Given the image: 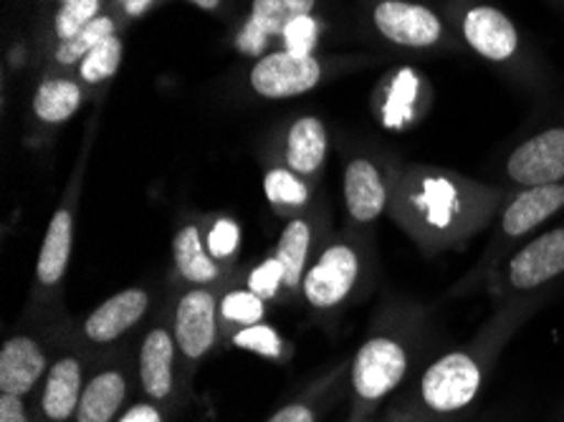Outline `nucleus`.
I'll list each match as a JSON object with an SVG mask.
<instances>
[{"mask_svg":"<svg viewBox=\"0 0 564 422\" xmlns=\"http://www.w3.org/2000/svg\"><path fill=\"white\" fill-rule=\"evenodd\" d=\"M552 296L497 304L471 339L425 361L405 385L388 422H458L471 412L507 344Z\"/></svg>","mask_w":564,"mask_h":422,"instance_id":"nucleus-1","label":"nucleus"},{"mask_svg":"<svg viewBox=\"0 0 564 422\" xmlns=\"http://www.w3.org/2000/svg\"><path fill=\"white\" fill-rule=\"evenodd\" d=\"M511 191L460 172L400 165L388 215L423 256L458 251L497 220Z\"/></svg>","mask_w":564,"mask_h":422,"instance_id":"nucleus-2","label":"nucleus"},{"mask_svg":"<svg viewBox=\"0 0 564 422\" xmlns=\"http://www.w3.org/2000/svg\"><path fill=\"white\" fill-rule=\"evenodd\" d=\"M431 312L415 301L390 299L372 318L370 332L347 365L352 412L349 422L372 420L382 402L395 398L421 372L433 351Z\"/></svg>","mask_w":564,"mask_h":422,"instance_id":"nucleus-3","label":"nucleus"},{"mask_svg":"<svg viewBox=\"0 0 564 422\" xmlns=\"http://www.w3.org/2000/svg\"><path fill=\"white\" fill-rule=\"evenodd\" d=\"M375 279H378L375 238L345 230L324 238L316 248L299 299L316 318L339 316L349 304L370 294Z\"/></svg>","mask_w":564,"mask_h":422,"instance_id":"nucleus-4","label":"nucleus"},{"mask_svg":"<svg viewBox=\"0 0 564 422\" xmlns=\"http://www.w3.org/2000/svg\"><path fill=\"white\" fill-rule=\"evenodd\" d=\"M564 210V183L557 185H540V187H521L511 191L503 201L501 210L494 220V232L486 244L484 253L474 263L458 283H453L448 296H468L474 291L484 289L486 281L491 279L494 271L507 261V258L524 246L529 238H534L554 215Z\"/></svg>","mask_w":564,"mask_h":422,"instance_id":"nucleus-5","label":"nucleus"},{"mask_svg":"<svg viewBox=\"0 0 564 422\" xmlns=\"http://www.w3.org/2000/svg\"><path fill=\"white\" fill-rule=\"evenodd\" d=\"M564 281V223L544 228L519 246L503 261L484 291L494 304L527 299V296H554Z\"/></svg>","mask_w":564,"mask_h":422,"instance_id":"nucleus-6","label":"nucleus"},{"mask_svg":"<svg viewBox=\"0 0 564 422\" xmlns=\"http://www.w3.org/2000/svg\"><path fill=\"white\" fill-rule=\"evenodd\" d=\"M134 380L144 400L165 408L170 415L181 410L191 375H187L165 314L155 318L137 342Z\"/></svg>","mask_w":564,"mask_h":422,"instance_id":"nucleus-7","label":"nucleus"},{"mask_svg":"<svg viewBox=\"0 0 564 422\" xmlns=\"http://www.w3.org/2000/svg\"><path fill=\"white\" fill-rule=\"evenodd\" d=\"M152 306H155V291L150 286H127L101 301L79 324L62 334H66V342H72L74 349L94 357L99 351H109L134 332L150 316Z\"/></svg>","mask_w":564,"mask_h":422,"instance_id":"nucleus-8","label":"nucleus"},{"mask_svg":"<svg viewBox=\"0 0 564 422\" xmlns=\"http://www.w3.org/2000/svg\"><path fill=\"white\" fill-rule=\"evenodd\" d=\"M187 375L208 359L226 337L220 322V289L185 286L165 312Z\"/></svg>","mask_w":564,"mask_h":422,"instance_id":"nucleus-9","label":"nucleus"},{"mask_svg":"<svg viewBox=\"0 0 564 422\" xmlns=\"http://www.w3.org/2000/svg\"><path fill=\"white\" fill-rule=\"evenodd\" d=\"M79 180L74 177V185L64 193L62 203L48 220L44 244H41L36 271H33V296L31 306L36 312H54L58 299H62L64 279L68 273L74 251V232H76V210H79Z\"/></svg>","mask_w":564,"mask_h":422,"instance_id":"nucleus-10","label":"nucleus"},{"mask_svg":"<svg viewBox=\"0 0 564 422\" xmlns=\"http://www.w3.org/2000/svg\"><path fill=\"white\" fill-rule=\"evenodd\" d=\"M398 170V162H384L372 154H355L347 162L345 177H341V203L347 215L345 230L372 236L375 223L390 210Z\"/></svg>","mask_w":564,"mask_h":422,"instance_id":"nucleus-11","label":"nucleus"},{"mask_svg":"<svg viewBox=\"0 0 564 422\" xmlns=\"http://www.w3.org/2000/svg\"><path fill=\"white\" fill-rule=\"evenodd\" d=\"M499 175L507 191L564 183V122L524 137L503 158Z\"/></svg>","mask_w":564,"mask_h":422,"instance_id":"nucleus-12","label":"nucleus"},{"mask_svg":"<svg viewBox=\"0 0 564 422\" xmlns=\"http://www.w3.org/2000/svg\"><path fill=\"white\" fill-rule=\"evenodd\" d=\"M372 25L384 41L400 48H435L446 41V23L438 13L417 0H378Z\"/></svg>","mask_w":564,"mask_h":422,"instance_id":"nucleus-13","label":"nucleus"},{"mask_svg":"<svg viewBox=\"0 0 564 422\" xmlns=\"http://www.w3.org/2000/svg\"><path fill=\"white\" fill-rule=\"evenodd\" d=\"M134 380V361L127 357H107L91 369L84 385L74 422H117L127 410Z\"/></svg>","mask_w":564,"mask_h":422,"instance_id":"nucleus-14","label":"nucleus"},{"mask_svg":"<svg viewBox=\"0 0 564 422\" xmlns=\"http://www.w3.org/2000/svg\"><path fill=\"white\" fill-rule=\"evenodd\" d=\"M458 31L466 46L489 64L507 66L521 54V36L514 21L497 6L474 3L458 15Z\"/></svg>","mask_w":564,"mask_h":422,"instance_id":"nucleus-15","label":"nucleus"},{"mask_svg":"<svg viewBox=\"0 0 564 422\" xmlns=\"http://www.w3.org/2000/svg\"><path fill=\"white\" fill-rule=\"evenodd\" d=\"M89 357L79 349H66L51 359V367L36 398L39 422H74L84 385H87Z\"/></svg>","mask_w":564,"mask_h":422,"instance_id":"nucleus-16","label":"nucleus"},{"mask_svg":"<svg viewBox=\"0 0 564 422\" xmlns=\"http://www.w3.org/2000/svg\"><path fill=\"white\" fill-rule=\"evenodd\" d=\"M51 367L48 349L39 334L15 332L0 347V394L33 398Z\"/></svg>","mask_w":564,"mask_h":422,"instance_id":"nucleus-17","label":"nucleus"},{"mask_svg":"<svg viewBox=\"0 0 564 422\" xmlns=\"http://www.w3.org/2000/svg\"><path fill=\"white\" fill-rule=\"evenodd\" d=\"M322 79L319 58L273 51L261 56L251 68V86L263 99H289L312 91Z\"/></svg>","mask_w":564,"mask_h":422,"instance_id":"nucleus-18","label":"nucleus"},{"mask_svg":"<svg viewBox=\"0 0 564 422\" xmlns=\"http://www.w3.org/2000/svg\"><path fill=\"white\" fill-rule=\"evenodd\" d=\"M173 266L185 286L226 289L236 269L220 263L205 246V220H185L173 236Z\"/></svg>","mask_w":564,"mask_h":422,"instance_id":"nucleus-19","label":"nucleus"},{"mask_svg":"<svg viewBox=\"0 0 564 422\" xmlns=\"http://www.w3.org/2000/svg\"><path fill=\"white\" fill-rule=\"evenodd\" d=\"M319 218V210H310L286 220L284 230H281L279 244L273 248V256L279 258L281 269H284V296H281V301H292L302 294L304 273L322 244Z\"/></svg>","mask_w":564,"mask_h":422,"instance_id":"nucleus-20","label":"nucleus"},{"mask_svg":"<svg viewBox=\"0 0 564 422\" xmlns=\"http://www.w3.org/2000/svg\"><path fill=\"white\" fill-rule=\"evenodd\" d=\"M314 3L316 0H253L249 21L238 33V48L243 54L259 56L269 39L281 36L289 23L302 15H312Z\"/></svg>","mask_w":564,"mask_h":422,"instance_id":"nucleus-21","label":"nucleus"},{"mask_svg":"<svg viewBox=\"0 0 564 422\" xmlns=\"http://www.w3.org/2000/svg\"><path fill=\"white\" fill-rule=\"evenodd\" d=\"M324 160H327V129L322 119L299 117L286 132L284 167L310 183L322 175Z\"/></svg>","mask_w":564,"mask_h":422,"instance_id":"nucleus-22","label":"nucleus"},{"mask_svg":"<svg viewBox=\"0 0 564 422\" xmlns=\"http://www.w3.org/2000/svg\"><path fill=\"white\" fill-rule=\"evenodd\" d=\"M263 195L271 205V210L279 218L292 220L296 215H304L312 210V187L304 177L294 175L292 170L271 167L263 175Z\"/></svg>","mask_w":564,"mask_h":422,"instance_id":"nucleus-23","label":"nucleus"},{"mask_svg":"<svg viewBox=\"0 0 564 422\" xmlns=\"http://www.w3.org/2000/svg\"><path fill=\"white\" fill-rule=\"evenodd\" d=\"M82 107V89L79 84L68 79H48L36 89L33 97V111L41 122L62 125L76 115Z\"/></svg>","mask_w":564,"mask_h":422,"instance_id":"nucleus-24","label":"nucleus"},{"mask_svg":"<svg viewBox=\"0 0 564 422\" xmlns=\"http://www.w3.org/2000/svg\"><path fill=\"white\" fill-rule=\"evenodd\" d=\"M267 304L269 301L256 296L246 286L228 283L226 289H220V322H224L226 337L238 329H246V326L261 324L267 318Z\"/></svg>","mask_w":564,"mask_h":422,"instance_id":"nucleus-25","label":"nucleus"},{"mask_svg":"<svg viewBox=\"0 0 564 422\" xmlns=\"http://www.w3.org/2000/svg\"><path fill=\"white\" fill-rule=\"evenodd\" d=\"M339 375L341 369L335 375H329L327 380L316 382L310 392L302 394V398L281 404V408L273 412L267 422H319L324 412V402H327L329 394L335 392Z\"/></svg>","mask_w":564,"mask_h":422,"instance_id":"nucleus-26","label":"nucleus"},{"mask_svg":"<svg viewBox=\"0 0 564 422\" xmlns=\"http://www.w3.org/2000/svg\"><path fill=\"white\" fill-rule=\"evenodd\" d=\"M115 33H117L115 19H109V15H99L97 21H91L87 29H82L74 39L58 43V46H56V62L62 66L82 64L84 56L91 54V51L97 48L101 41L115 36Z\"/></svg>","mask_w":564,"mask_h":422,"instance_id":"nucleus-27","label":"nucleus"},{"mask_svg":"<svg viewBox=\"0 0 564 422\" xmlns=\"http://www.w3.org/2000/svg\"><path fill=\"white\" fill-rule=\"evenodd\" d=\"M228 344L236 349L253 351V355L267 357L273 361H284L289 357V347L281 334L269 326L267 322L246 326V329H238L228 337Z\"/></svg>","mask_w":564,"mask_h":422,"instance_id":"nucleus-28","label":"nucleus"},{"mask_svg":"<svg viewBox=\"0 0 564 422\" xmlns=\"http://www.w3.org/2000/svg\"><path fill=\"white\" fill-rule=\"evenodd\" d=\"M205 246L220 263L236 269V256L241 251V226L228 215L205 218Z\"/></svg>","mask_w":564,"mask_h":422,"instance_id":"nucleus-29","label":"nucleus"},{"mask_svg":"<svg viewBox=\"0 0 564 422\" xmlns=\"http://www.w3.org/2000/svg\"><path fill=\"white\" fill-rule=\"evenodd\" d=\"M119 64H122V39L115 33V36L101 41L91 54L84 56V62L79 64V74L87 84H101L117 74Z\"/></svg>","mask_w":564,"mask_h":422,"instance_id":"nucleus-30","label":"nucleus"},{"mask_svg":"<svg viewBox=\"0 0 564 422\" xmlns=\"http://www.w3.org/2000/svg\"><path fill=\"white\" fill-rule=\"evenodd\" d=\"M62 8H58L54 31L58 43L74 39L82 29H87L91 21L99 19L101 0H58Z\"/></svg>","mask_w":564,"mask_h":422,"instance_id":"nucleus-31","label":"nucleus"},{"mask_svg":"<svg viewBox=\"0 0 564 422\" xmlns=\"http://www.w3.org/2000/svg\"><path fill=\"white\" fill-rule=\"evenodd\" d=\"M246 289H251L263 301H279L284 296V269H281L279 258L269 256L261 263H256L246 273Z\"/></svg>","mask_w":564,"mask_h":422,"instance_id":"nucleus-32","label":"nucleus"},{"mask_svg":"<svg viewBox=\"0 0 564 422\" xmlns=\"http://www.w3.org/2000/svg\"><path fill=\"white\" fill-rule=\"evenodd\" d=\"M316 36H319V23H316L312 15H302V19L292 21L281 33L284 39V51L296 56H310L314 51Z\"/></svg>","mask_w":564,"mask_h":422,"instance_id":"nucleus-33","label":"nucleus"},{"mask_svg":"<svg viewBox=\"0 0 564 422\" xmlns=\"http://www.w3.org/2000/svg\"><path fill=\"white\" fill-rule=\"evenodd\" d=\"M170 418L173 415L165 408L140 398L137 402L127 404V410L119 415L117 422H170Z\"/></svg>","mask_w":564,"mask_h":422,"instance_id":"nucleus-34","label":"nucleus"},{"mask_svg":"<svg viewBox=\"0 0 564 422\" xmlns=\"http://www.w3.org/2000/svg\"><path fill=\"white\" fill-rule=\"evenodd\" d=\"M33 410L29 398H19V394H0V422H39L33 418Z\"/></svg>","mask_w":564,"mask_h":422,"instance_id":"nucleus-35","label":"nucleus"},{"mask_svg":"<svg viewBox=\"0 0 564 422\" xmlns=\"http://www.w3.org/2000/svg\"><path fill=\"white\" fill-rule=\"evenodd\" d=\"M124 3V8H127V13H132V15H140L144 8H148L152 0H122Z\"/></svg>","mask_w":564,"mask_h":422,"instance_id":"nucleus-36","label":"nucleus"},{"mask_svg":"<svg viewBox=\"0 0 564 422\" xmlns=\"http://www.w3.org/2000/svg\"><path fill=\"white\" fill-rule=\"evenodd\" d=\"M191 3L203 8V11H218V6L224 3V0H191Z\"/></svg>","mask_w":564,"mask_h":422,"instance_id":"nucleus-37","label":"nucleus"},{"mask_svg":"<svg viewBox=\"0 0 564 422\" xmlns=\"http://www.w3.org/2000/svg\"><path fill=\"white\" fill-rule=\"evenodd\" d=\"M550 422H564V408L557 412V415H554Z\"/></svg>","mask_w":564,"mask_h":422,"instance_id":"nucleus-38","label":"nucleus"},{"mask_svg":"<svg viewBox=\"0 0 564 422\" xmlns=\"http://www.w3.org/2000/svg\"><path fill=\"white\" fill-rule=\"evenodd\" d=\"M365 422H378V420H365ZM382 422H388V420H382Z\"/></svg>","mask_w":564,"mask_h":422,"instance_id":"nucleus-39","label":"nucleus"}]
</instances>
